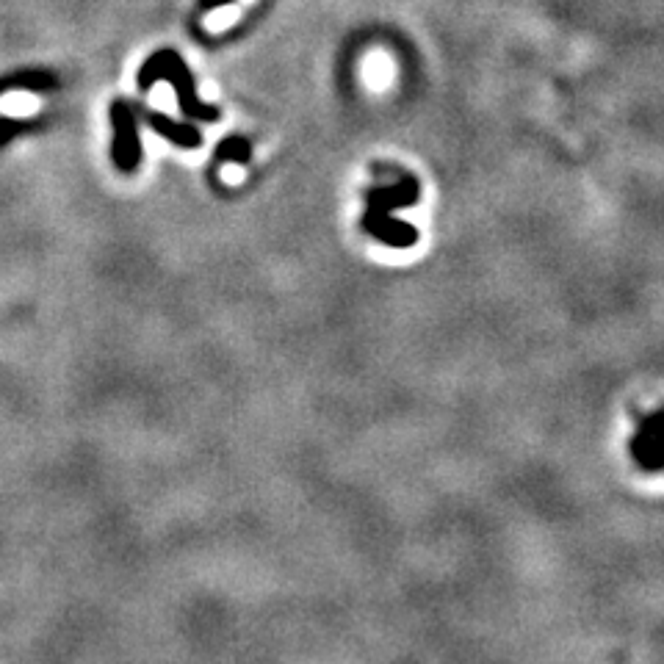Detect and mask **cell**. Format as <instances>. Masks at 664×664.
Instances as JSON below:
<instances>
[{
  "instance_id": "6da1fadb",
  "label": "cell",
  "mask_w": 664,
  "mask_h": 664,
  "mask_svg": "<svg viewBox=\"0 0 664 664\" xmlns=\"http://www.w3.org/2000/svg\"><path fill=\"white\" fill-rule=\"evenodd\" d=\"M415 200H418V183L410 175H393V180L382 183L368 194L366 227L388 247H413L418 233L415 227L399 219V211L415 205Z\"/></svg>"
},
{
  "instance_id": "7a4b0ae2",
  "label": "cell",
  "mask_w": 664,
  "mask_h": 664,
  "mask_svg": "<svg viewBox=\"0 0 664 664\" xmlns=\"http://www.w3.org/2000/svg\"><path fill=\"white\" fill-rule=\"evenodd\" d=\"M155 81H166L172 83L175 89V97H178V106L191 114V117H200V119H216L219 117V111L211 106H205L200 97L194 95V81H191V72L189 67L183 64L178 53H172V50H161V53H155L150 59L144 61L142 72H139V86L142 89H153Z\"/></svg>"
},
{
  "instance_id": "3957f363",
  "label": "cell",
  "mask_w": 664,
  "mask_h": 664,
  "mask_svg": "<svg viewBox=\"0 0 664 664\" xmlns=\"http://www.w3.org/2000/svg\"><path fill=\"white\" fill-rule=\"evenodd\" d=\"M631 454L645 471H664V410L642 421L631 440Z\"/></svg>"
},
{
  "instance_id": "277c9868",
  "label": "cell",
  "mask_w": 664,
  "mask_h": 664,
  "mask_svg": "<svg viewBox=\"0 0 664 664\" xmlns=\"http://www.w3.org/2000/svg\"><path fill=\"white\" fill-rule=\"evenodd\" d=\"M147 122L153 125L155 131L164 133L166 139H172V142L183 144V147H197L202 142L200 133L194 131V128H183V125H175V122H169L164 114H147Z\"/></svg>"
},
{
  "instance_id": "5b68a950",
  "label": "cell",
  "mask_w": 664,
  "mask_h": 664,
  "mask_svg": "<svg viewBox=\"0 0 664 664\" xmlns=\"http://www.w3.org/2000/svg\"><path fill=\"white\" fill-rule=\"evenodd\" d=\"M23 92H20V89H12V92L0 95V111H3L6 117H28V114H34L36 108L34 97L23 95Z\"/></svg>"
},
{
  "instance_id": "8992f818",
  "label": "cell",
  "mask_w": 664,
  "mask_h": 664,
  "mask_svg": "<svg viewBox=\"0 0 664 664\" xmlns=\"http://www.w3.org/2000/svg\"><path fill=\"white\" fill-rule=\"evenodd\" d=\"M222 178H225V183H230V186H238V183L244 180V169H241V166H225V169H222Z\"/></svg>"
},
{
  "instance_id": "52a82bcc",
  "label": "cell",
  "mask_w": 664,
  "mask_h": 664,
  "mask_svg": "<svg viewBox=\"0 0 664 664\" xmlns=\"http://www.w3.org/2000/svg\"><path fill=\"white\" fill-rule=\"evenodd\" d=\"M175 100H178V97H172L169 92H155V103H158L161 108H169L172 103H175Z\"/></svg>"
}]
</instances>
